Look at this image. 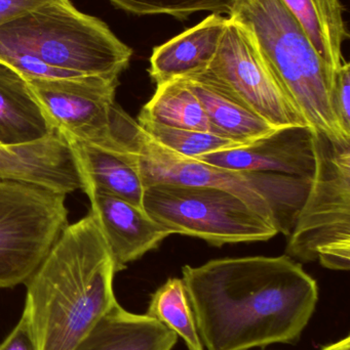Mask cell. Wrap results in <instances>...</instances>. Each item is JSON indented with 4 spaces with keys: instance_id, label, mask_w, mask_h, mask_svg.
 <instances>
[{
    "instance_id": "ba28073f",
    "label": "cell",
    "mask_w": 350,
    "mask_h": 350,
    "mask_svg": "<svg viewBox=\"0 0 350 350\" xmlns=\"http://www.w3.org/2000/svg\"><path fill=\"white\" fill-rule=\"evenodd\" d=\"M66 195L0 180V289L25 284L67 226Z\"/></svg>"
},
{
    "instance_id": "5b68a950",
    "label": "cell",
    "mask_w": 350,
    "mask_h": 350,
    "mask_svg": "<svg viewBox=\"0 0 350 350\" xmlns=\"http://www.w3.org/2000/svg\"><path fill=\"white\" fill-rule=\"evenodd\" d=\"M132 144L144 187L174 183L230 191L287 236L312 183L290 175L225 170L180 155L148 137L138 122L132 133Z\"/></svg>"
},
{
    "instance_id": "9c48e42d",
    "label": "cell",
    "mask_w": 350,
    "mask_h": 350,
    "mask_svg": "<svg viewBox=\"0 0 350 350\" xmlns=\"http://www.w3.org/2000/svg\"><path fill=\"white\" fill-rule=\"evenodd\" d=\"M193 76L277 129L308 126L267 63L254 33L230 16L209 67Z\"/></svg>"
},
{
    "instance_id": "7402d4cb",
    "label": "cell",
    "mask_w": 350,
    "mask_h": 350,
    "mask_svg": "<svg viewBox=\"0 0 350 350\" xmlns=\"http://www.w3.org/2000/svg\"><path fill=\"white\" fill-rule=\"evenodd\" d=\"M138 124L148 137L171 151L186 157L195 158L222 150L242 147L245 144L219 137L208 131H189L166 126L139 114ZM248 145V144H246Z\"/></svg>"
},
{
    "instance_id": "7c38bea8",
    "label": "cell",
    "mask_w": 350,
    "mask_h": 350,
    "mask_svg": "<svg viewBox=\"0 0 350 350\" xmlns=\"http://www.w3.org/2000/svg\"><path fill=\"white\" fill-rule=\"evenodd\" d=\"M314 133L310 126L277 129L248 145L195 159L225 170L290 175L312 180L316 170Z\"/></svg>"
},
{
    "instance_id": "ffe728a7",
    "label": "cell",
    "mask_w": 350,
    "mask_h": 350,
    "mask_svg": "<svg viewBox=\"0 0 350 350\" xmlns=\"http://www.w3.org/2000/svg\"><path fill=\"white\" fill-rule=\"evenodd\" d=\"M140 114L166 126L211 133L209 120L186 80H171L156 85Z\"/></svg>"
},
{
    "instance_id": "4fadbf2b",
    "label": "cell",
    "mask_w": 350,
    "mask_h": 350,
    "mask_svg": "<svg viewBox=\"0 0 350 350\" xmlns=\"http://www.w3.org/2000/svg\"><path fill=\"white\" fill-rule=\"evenodd\" d=\"M0 180L35 185L58 193L82 189L73 152L63 133L18 145H0Z\"/></svg>"
},
{
    "instance_id": "3957f363",
    "label": "cell",
    "mask_w": 350,
    "mask_h": 350,
    "mask_svg": "<svg viewBox=\"0 0 350 350\" xmlns=\"http://www.w3.org/2000/svg\"><path fill=\"white\" fill-rule=\"evenodd\" d=\"M229 16L254 33L267 63L308 126L333 139L350 141L331 106L336 74L283 1L234 0Z\"/></svg>"
},
{
    "instance_id": "8992f818",
    "label": "cell",
    "mask_w": 350,
    "mask_h": 350,
    "mask_svg": "<svg viewBox=\"0 0 350 350\" xmlns=\"http://www.w3.org/2000/svg\"><path fill=\"white\" fill-rule=\"evenodd\" d=\"M316 170L289 234L287 255L320 261L334 271L350 267V141L314 133Z\"/></svg>"
},
{
    "instance_id": "d4e9b609",
    "label": "cell",
    "mask_w": 350,
    "mask_h": 350,
    "mask_svg": "<svg viewBox=\"0 0 350 350\" xmlns=\"http://www.w3.org/2000/svg\"><path fill=\"white\" fill-rule=\"evenodd\" d=\"M0 350H38L28 314L25 310L14 330L0 343Z\"/></svg>"
},
{
    "instance_id": "484cf974",
    "label": "cell",
    "mask_w": 350,
    "mask_h": 350,
    "mask_svg": "<svg viewBox=\"0 0 350 350\" xmlns=\"http://www.w3.org/2000/svg\"><path fill=\"white\" fill-rule=\"evenodd\" d=\"M49 1V0H0V26Z\"/></svg>"
},
{
    "instance_id": "cb8c5ba5",
    "label": "cell",
    "mask_w": 350,
    "mask_h": 350,
    "mask_svg": "<svg viewBox=\"0 0 350 350\" xmlns=\"http://www.w3.org/2000/svg\"><path fill=\"white\" fill-rule=\"evenodd\" d=\"M331 106L343 133L350 137V64L343 62L335 75Z\"/></svg>"
},
{
    "instance_id": "2e32d148",
    "label": "cell",
    "mask_w": 350,
    "mask_h": 350,
    "mask_svg": "<svg viewBox=\"0 0 350 350\" xmlns=\"http://www.w3.org/2000/svg\"><path fill=\"white\" fill-rule=\"evenodd\" d=\"M178 335L147 314H135L118 302L73 350H172Z\"/></svg>"
},
{
    "instance_id": "277c9868",
    "label": "cell",
    "mask_w": 350,
    "mask_h": 350,
    "mask_svg": "<svg viewBox=\"0 0 350 350\" xmlns=\"http://www.w3.org/2000/svg\"><path fill=\"white\" fill-rule=\"evenodd\" d=\"M0 49L29 53L79 76L119 77L133 57V49L106 23L80 12L70 0H49L1 25Z\"/></svg>"
},
{
    "instance_id": "4316f807",
    "label": "cell",
    "mask_w": 350,
    "mask_h": 350,
    "mask_svg": "<svg viewBox=\"0 0 350 350\" xmlns=\"http://www.w3.org/2000/svg\"><path fill=\"white\" fill-rule=\"evenodd\" d=\"M323 350H350V338L347 336V338L334 343V345H329L325 347Z\"/></svg>"
},
{
    "instance_id": "8fae6325",
    "label": "cell",
    "mask_w": 350,
    "mask_h": 350,
    "mask_svg": "<svg viewBox=\"0 0 350 350\" xmlns=\"http://www.w3.org/2000/svg\"><path fill=\"white\" fill-rule=\"evenodd\" d=\"M135 122L116 105L113 111V135L105 143L92 145L64 135L77 163L82 191L100 189L143 208L145 187L132 145Z\"/></svg>"
},
{
    "instance_id": "e0dca14e",
    "label": "cell",
    "mask_w": 350,
    "mask_h": 350,
    "mask_svg": "<svg viewBox=\"0 0 350 350\" xmlns=\"http://www.w3.org/2000/svg\"><path fill=\"white\" fill-rule=\"evenodd\" d=\"M26 78L0 62V145H18L53 133Z\"/></svg>"
},
{
    "instance_id": "6da1fadb",
    "label": "cell",
    "mask_w": 350,
    "mask_h": 350,
    "mask_svg": "<svg viewBox=\"0 0 350 350\" xmlns=\"http://www.w3.org/2000/svg\"><path fill=\"white\" fill-rule=\"evenodd\" d=\"M182 275L207 350L293 345L318 300L316 280L288 255L214 259L185 265Z\"/></svg>"
},
{
    "instance_id": "44dd1931",
    "label": "cell",
    "mask_w": 350,
    "mask_h": 350,
    "mask_svg": "<svg viewBox=\"0 0 350 350\" xmlns=\"http://www.w3.org/2000/svg\"><path fill=\"white\" fill-rule=\"evenodd\" d=\"M146 314L181 337L188 350H205L195 326L182 279H168L158 288L152 295Z\"/></svg>"
},
{
    "instance_id": "30bf717a",
    "label": "cell",
    "mask_w": 350,
    "mask_h": 350,
    "mask_svg": "<svg viewBox=\"0 0 350 350\" xmlns=\"http://www.w3.org/2000/svg\"><path fill=\"white\" fill-rule=\"evenodd\" d=\"M47 121L65 137L100 145L112 137L119 77L26 78Z\"/></svg>"
},
{
    "instance_id": "5bb4252c",
    "label": "cell",
    "mask_w": 350,
    "mask_h": 350,
    "mask_svg": "<svg viewBox=\"0 0 350 350\" xmlns=\"http://www.w3.org/2000/svg\"><path fill=\"white\" fill-rule=\"evenodd\" d=\"M114 260L116 273L174 234L144 208L97 189H84Z\"/></svg>"
},
{
    "instance_id": "9a60e30c",
    "label": "cell",
    "mask_w": 350,
    "mask_h": 350,
    "mask_svg": "<svg viewBox=\"0 0 350 350\" xmlns=\"http://www.w3.org/2000/svg\"><path fill=\"white\" fill-rule=\"evenodd\" d=\"M227 18L212 14L164 44L154 47L149 75L156 85L205 71L217 53Z\"/></svg>"
},
{
    "instance_id": "7a4b0ae2",
    "label": "cell",
    "mask_w": 350,
    "mask_h": 350,
    "mask_svg": "<svg viewBox=\"0 0 350 350\" xmlns=\"http://www.w3.org/2000/svg\"><path fill=\"white\" fill-rule=\"evenodd\" d=\"M114 260L94 214L62 230L26 282L38 350H73L116 304Z\"/></svg>"
},
{
    "instance_id": "d6986e66",
    "label": "cell",
    "mask_w": 350,
    "mask_h": 350,
    "mask_svg": "<svg viewBox=\"0 0 350 350\" xmlns=\"http://www.w3.org/2000/svg\"><path fill=\"white\" fill-rule=\"evenodd\" d=\"M183 79L201 102L214 135L246 145L277 129L201 78Z\"/></svg>"
},
{
    "instance_id": "603a6c76",
    "label": "cell",
    "mask_w": 350,
    "mask_h": 350,
    "mask_svg": "<svg viewBox=\"0 0 350 350\" xmlns=\"http://www.w3.org/2000/svg\"><path fill=\"white\" fill-rule=\"evenodd\" d=\"M115 8L137 16L168 14L185 20L197 12L229 16L234 0H108Z\"/></svg>"
},
{
    "instance_id": "ac0fdd59",
    "label": "cell",
    "mask_w": 350,
    "mask_h": 350,
    "mask_svg": "<svg viewBox=\"0 0 350 350\" xmlns=\"http://www.w3.org/2000/svg\"><path fill=\"white\" fill-rule=\"evenodd\" d=\"M295 16L320 57L336 74L345 59L342 45L349 37L340 0H282Z\"/></svg>"
},
{
    "instance_id": "52a82bcc",
    "label": "cell",
    "mask_w": 350,
    "mask_h": 350,
    "mask_svg": "<svg viewBox=\"0 0 350 350\" xmlns=\"http://www.w3.org/2000/svg\"><path fill=\"white\" fill-rule=\"evenodd\" d=\"M143 208L173 234L195 237L212 246L265 242L279 234L240 197L216 187L149 185L144 189Z\"/></svg>"
}]
</instances>
